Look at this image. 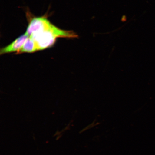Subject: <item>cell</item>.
I'll return each instance as SVG.
<instances>
[{
	"mask_svg": "<svg viewBox=\"0 0 155 155\" xmlns=\"http://www.w3.org/2000/svg\"><path fill=\"white\" fill-rule=\"evenodd\" d=\"M28 37V36L26 33L22 35L9 45L2 48L0 54L2 55L15 52L17 53L22 48Z\"/></svg>",
	"mask_w": 155,
	"mask_h": 155,
	"instance_id": "3",
	"label": "cell"
},
{
	"mask_svg": "<svg viewBox=\"0 0 155 155\" xmlns=\"http://www.w3.org/2000/svg\"><path fill=\"white\" fill-rule=\"evenodd\" d=\"M37 51H38V49L36 42L32 38L28 37L22 48L17 54L32 53Z\"/></svg>",
	"mask_w": 155,
	"mask_h": 155,
	"instance_id": "4",
	"label": "cell"
},
{
	"mask_svg": "<svg viewBox=\"0 0 155 155\" xmlns=\"http://www.w3.org/2000/svg\"><path fill=\"white\" fill-rule=\"evenodd\" d=\"M29 37L35 41L38 50H40L53 45L58 38H77L78 36L74 32L62 30L51 24L46 30Z\"/></svg>",
	"mask_w": 155,
	"mask_h": 155,
	"instance_id": "1",
	"label": "cell"
},
{
	"mask_svg": "<svg viewBox=\"0 0 155 155\" xmlns=\"http://www.w3.org/2000/svg\"><path fill=\"white\" fill-rule=\"evenodd\" d=\"M51 24L45 17H35L30 21L26 33L30 36L32 35L44 31Z\"/></svg>",
	"mask_w": 155,
	"mask_h": 155,
	"instance_id": "2",
	"label": "cell"
}]
</instances>
